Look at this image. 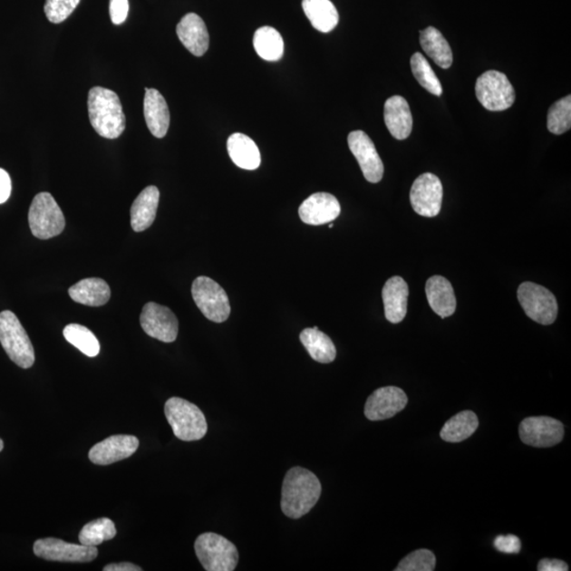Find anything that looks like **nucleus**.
Returning <instances> with one entry per match:
<instances>
[{
    "label": "nucleus",
    "mask_w": 571,
    "mask_h": 571,
    "mask_svg": "<svg viewBox=\"0 0 571 571\" xmlns=\"http://www.w3.org/2000/svg\"><path fill=\"white\" fill-rule=\"evenodd\" d=\"M322 485L307 469L295 467L286 474L282 489V511L290 518L306 516L319 501Z\"/></svg>",
    "instance_id": "f257e3e1"
},
{
    "label": "nucleus",
    "mask_w": 571,
    "mask_h": 571,
    "mask_svg": "<svg viewBox=\"0 0 571 571\" xmlns=\"http://www.w3.org/2000/svg\"><path fill=\"white\" fill-rule=\"evenodd\" d=\"M89 120L95 131L106 139H117L125 131L126 120L119 95L103 87H92L88 93Z\"/></svg>",
    "instance_id": "f03ea898"
},
{
    "label": "nucleus",
    "mask_w": 571,
    "mask_h": 571,
    "mask_svg": "<svg viewBox=\"0 0 571 571\" xmlns=\"http://www.w3.org/2000/svg\"><path fill=\"white\" fill-rule=\"evenodd\" d=\"M164 412L174 435L180 440L196 441L206 436L207 419L198 406L188 400L178 397L169 399Z\"/></svg>",
    "instance_id": "7ed1b4c3"
},
{
    "label": "nucleus",
    "mask_w": 571,
    "mask_h": 571,
    "mask_svg": "<svg viewBox=\"0 0 571 571\" xmlns=\"http://www.w3.org/2000/svg\"><path fill=\"white\" fill-rule=\"evenodd\" d=\"M0 344L17 366L24 370L34 366L35 362L34 345L22 323L10 310L0 313Z\"/></svg>",
    "instance_id": "20e7f679"
},
{
    "label": "nucleus",
    "mask_w": 571,
    "mask_h": 571,
    "mask_svg": "<svg viewBox=\"0 0 571 571\" xmlns=\"http://www.w3.org/2000/svg\"><path fill=\"white\" fill-rule=\"evenodd\" d=\"M195 552L208 571H233L238 564L235 545L218 533H202L195 542Z\"/></svg>",
    "instance_id": "39448f33"
},
{
    "label": "nucleus",
    "mask_w": 571,
    "mask_h": 571,
    "mask_svg": "<svg viewBox=\"0 0 571 571\" xmlns=\"http://www.w3.org/2000/svg\"><path fill=\"white\" fill-rule=\"evenodd\" d=\"M32 234L38 239H50L60 235L66 221L53 196L47 192L37 194L32 201L29 214Z\"/></svg>",
    "instance_id": "423d86ee"
},
{
    "label": "nucleus",
    "mask_w": 571,
    "mask_h": 571,
    "mask_svg": "<svg viewBox=\"0 0 571 571\" xmlns=\"http://www.w3.org/2000/svg\"><path fill=\"white\" fill-rule=\"evenodd\" d=\"M476 98L490 111H503L516 101V92L504 73L489 70L481 74L475 85Z\"/></svg>",
    "instance_id": "0eeeda50"
},
{
    "label": "nucleus",
    "mask_w": 571,
    "mask_h": 571,
    "mask_svg": "<svg viewBox=\"0 0 571 571\" xmlns=\"http://www.w3.org/2000/svg\"><path fill=\"white\" fill-rule=\"evenodd\" d=\"M192 295L197 307L208 320L222 323L230 316L231 306L227 292L212 278L197 277L192 285Z\"/></svg>",
    "instance_id": "6e6552de"
},
{
    "label": "nucleus",
    "mask_w": 571,
    "mask_h": 571,
    "mask_svg": "<svg viewBox=\"0 0 571 571\" xmlns=\"http://www.w3.org/2000/svg\"><path fill=\"white\" fill-rule=\"evenodd\" d=\"M518 298L525 314L531 320L551 325L556 320L557 302L556 298L547 288L531 282L520 284L518 290Z\"/></svg>",
    "instance_id": "1a4fd4ad"
},
{
    "label": "nucleus",
    "mask_w": 571,
    "mask_h": 571,
    "mask_svg": "<svg viewBox=\"0 0 571 571\" xmlns=\"http://www.w3.org/2000/svg\"><path fill=\"white\" fill-rule=\"evenodd\" d=\"M34 555L47 561L89 563L97 558L99 551L93 546L72 544L54 537L37 539Z\"/></svg>",
    "instance_id": "9d476101"
},
{
    "label": "nucleus",
    "mask_w": 571,
    "mask_h": 571,
    "mask_svg": "<svg viewBox=\"0 0 571 571\" xmlns=\"http://www.w3.org/2000/svg\"><path fill=\"white\" fill-rule=\"evenodd\" d=\"M443 188L440 178L425 173L412 183L410 199L412 209L423 218H435L442 205Z\"/></svg>",
    "instance_id": "9b49d317"
},
{
    "label": "nucleus",
    "mask_w": 571,
    "mask_h": 571,
    "mask_svg": "<svg viewBox=\"0 0 571 571\" xmlns=\"http://www.w3.org/2000/svg\"><path fill=\"white\" fill-rule=\"evenodd\" d=\"M519 437L527 446L554 447L563 440L564 425L551 417H528L519 425Z\"/></svg>",
    "instance_id": "f8f14e48"
},
{
    "label": "nucleus",
    "mask_w": 571,
    "mask_h": 571,
    "mask_svg": "<svg viewBox=\"0 0 571 571\" xmlns=\"http://www.w3.org/2000/svg\"><path fill=\"white\" fill-rule=\"evenodd\" d=\"M140 323L146 334L164 343L176 341L179 324L173 311L154 302L145 305Z\"/></svg>",
    "instance_id": "ddd939ff"
},
{
    "label": "nucleus",
    "mask_w": 571,
    "mask_h": 571,
    "mask_svg": "<svg viewBox=\"0 0 571 571\" xmlns=\"http://www.w3.org/2000/svg\"><path fill=\"white\" fill-rule=\"evenodd\" d=\"M348 146L353 155L357 159L365 179L371 183H378L382 180L384 165L373 140L364 131H354L349 133Z\"/></svg>",
    "instance_id": "4468645a"
},
{
    "label": "nucleus",
    "mask_w": 571,
    "mask_h": 571,
    "mask_svg": "<svg viewBox=\"0 0 571 571\" xmlns=\"http://www.w3.org/2000/svg\"><path fill=\"white\" fill-rule=\"evenodd\" d=\"M408 402V396L399 387H381L368 397L364 414L368 421H386V419H390L403 411Z\"/></svg>",
    "instance_id": "2eb2a0df"
},
{
    "label": "nucleus",
    "mask_w": 571,
    "mask_h": 571,
    "mask_svg": "<svg viewBox=\"0 0 571 571\" xmlns=\"http://www.w3.org/2000/svg\"><path fill=\"white\" fill-rule=\"evenodd\" d=\"M139 448V440L132 435H113L95 444L89 450V460L95 465L108 466L129 459Z\"/></svg>",
    "instance_id": "dca6fc26"
},
{
    "label": "nucleus",
    "mask_w": 571,
    "mask_h": 571,
    "mask_svg": "<svg viewBox=\"0 0 571 571\" xmlns=\"http://www.w3.org/2000/svg\"><path fill=\"white\" fill-rule=\"evenodd\" d=\"M341 206L338 199L329 193H315L303 201L298 215L305 224L322 226L339 218Z\"/></svg>",
    "instance_id": "f3484780"
},
{
    "label": "nucleus",
    "mask_w": 571,
    "mask_h": 571,
    "mask_svg": "<svg viewBox=\"0 0 571 571\" xmlns=\"http://www.w3.org/2000/svg\"><path fill=\"white\" fill-rule=\"evenodd\" d=\"M176 32L183 46L190 53L198 57L205 55L208 49L209 35L207 25L199 15L189 13L183 16L177 24Z\"/></svg>",
    "instance_id": "a211bd4d"
},
{
    "label": "nucleus",
    "mask_w": 571,
    "mask_h": 571,
    "mask_svg": "<svg viewBox=\"0 0 571 571\" xmlns=\"http://www.w3.org/2000/svg\"><path fill=\"white\" fill-rule=\"evenodd\" d=\"M144 118L151 135L161 139L167 136L170 116L167 101L154 88H145Z\"/></svg>",
    "instance_id": "6ab92c4d"
},
{
    "label": "nucleus",
    "mask_w": 571,
    "mask_h": 571,
    "mask_svg": "<svg viewBox=\"0 0 571 571\" xmlns=\"http://www.w3.org/2000/svg\"><path fill=\"white\" fill-rule=\"evenodd\" d=\"M409 286L402 276H392L384 285L382 300L386 320L398 324L408 314Z\"/></svg>",
    "instance_id": "aec40b11"
},
{
    "label": "nucleus",
    "mask_w": 571,
    "mask_h": 571,
    "mask_svg": "<svg viewBox=\"0 0 571 571\" xmlns=\"http://www.w3.org/2000/svg\"><path fill=\"white\" fill-rule=\"evenodd\" d=\"M384 121L393 138H409L412 130V117L408 102L400 95H393L387 100L384 105Z\"/></svg>",
    "instance_id": "412c9836"
},
{
    "label": "nucleus",
    "mask_w": 571,
    "mask_h": 571,
    "mask_svg": "<svg viewBox=\"0 0 571 571\" xmlns=\"http://www.w3.org/2000/svg\"><path fill=\"white\" fill-rule=\"evenodd\" d=\"M160 199L157 187L145 188L131 208V225L135 232H143L154 224Z\"/></svg>",
    "instance_id": "4be33fe9"
},
{
    "label": "nucleus",
    "mask_w": 571,
    "mask_h": 571,
    "mask_svg": "<svg viewBox=\"0 0 571 571\" xmlns=\"http://www.w3.org/2000/svg\"><path fill=\"white\" fill-rule=\"evenodd\" d=\"M425 294L434 313L444 319L453 315L456 310V297L452 284L446 277L434 276L425 284Z\"/></svg>",
    "instance_id": "5701e85b"
},
{
    "label": "nucleus",
    "mask_w": 571,
    "mask_h": 571,
    "mask_svg": "<svg viewBox=\"0 0 571 571\" xmlns=\"http://www.w3.org/2000/svg\"><path fill=\"white\" fill-rule=\"evenodd\" d=\"M111 295L110 286L99 277L82 279L69 288V295L74 302L91 307L103 306Z\"/></svg>",
    "instance_id": "b1692460"
},
{
    "label": "nucleus",
    "mask_w": 571,
    "mask_h": 571,
    "mask_svg": "<svg viewBox=\"0 0 571 571\" xmlns=\"http://www.w3.org/2000/svg\"><path fill=\"white\" fill-rule=\"evenodd\" d=\"M228 156L235 165L247 170L259 168L262 158L256 142L244 133H233L227 143Z\"/></svg>",
    "instance_id": "393cba45"
},
{
    "label": "nucleus",
    "mask_w": 571,
    "mask_h": 571,
    "mask_svg": "<svg viewBox=\"0 0 571 571\" xmlns=\"http://www.w3.org/2000/svg\"><path fill=\"white\" fill-rule=\"evenodd\" d=\"M305 15L313 27L323 34L332 32L339 24V13L330 0H303Z\"/></svg>",
    "instance_id": "a878e982"
},
{
    "label": "nucleus",
    "mask_w": 571,
    "mask_h": 571,
    "mask_svg": "<svg viewBox=\"0 0 571 571\" xmlns=\"http://www.w3.org/2000/svg\"><path fill=\"white\" fill-rule=\"evenodd\" d=\"M302 344L311 358L320 363H332L336 357V349L332 339L317 327L304 329L300 334Z\"/></svg>",
    "instance_id": "bb28decb"
},
{
    "label": "nucleus",
    "mask_w": 571,
    "mask_h": 571,
    "mask_svg": "<svg viewBox=\"0 0 571 571\" xmlns=\"http://www.w3.org/2000/svg\"><path fill=\"white\" fill-rule=\"evenodd\" d=\"M421 44L438 66L448 69L453 63V53L446 38L440 30L429 27L421 32Z\"/></svg>",
    "instance_id": "cd10ccee"
},
{
    "label": "nucleus",
    "mask_w": 571,
    "mask_h": 571,
    "mask_svg": "<svg viewBox=\"0 0 571 571\" xmlns=\"http://www.w3.org/2000/svg\"><path fill=\"white\" fill-rule=\"evenodd\" d=\"M479 418L471 411H463L450 419L440 431L447 442H461L471 437L479 428Z\"/></svg>",
    "instance_id": "c85d7f7f"
},
{
    "label": "nucleus",
    "mask_w": 571,
    "mask_h": 571,
    "mask_svg": "<svg viewBox=\"0 0 571 571\" xmlns=\"http://www.w3.org/2000/svg\"><path fill=\"white\" fill-rule=\"evenodd\" d=\"M253 44L256 53L265 61L276 62L283 57V37L277 30L268 25L256 30Z\"/></svg>",
    "instance_id": "c756f323"
},
{
    "label": "nucleus",
    "mask_w": 571,
    "mask_h": 571,
    "mask_svg": "<svg viewBox=\"0 0 571 571\" xmlns=\"http://www.w3.org/2000/svg\"><path fill=\"white\" fill-rule=\"evenodd\" d=\"M63 334L70 344L88 357H97L100 353V343L97 336L87 327L80 324H69L63 330Z\"/></svg>",
    "instance_id": "7c9ffc66"
},
{
    "label": "nucleus",
    "mask_w": 571,
    "mask_h": 571,
    "mask_svg": "<svg viewBox=\"0 0 571 571\" xmlns=\"http://www.w3.org/2000/svg\"><path fill=\"white\" fill-rule=\"evenodd\" d=\"M116 536V525H114L111 519L102 518L92 520V522L82 527L79 539L82 545L97 547V546L103 542L111 541V539Z\"/></svg>",
    "instance_id": "2f4dec72"
},
{
    "label": "nucleus",
    "mask_w": 571,
    "mask_h": 571,
    "mask_svg": "<svg viewBox=\"0 0 571 571\" xmlns=\"http://www.w3.org/2000/svg\"><path fill=\"white\" fill-rule=\"evenodd\" d=\"M411 67L412 74H414L419 84L430 93L436 95V97H440L442 94L441 82L437 78L427 59L421 53L412 54Z\"/></svg>",
    "instance_id": "473e14b6"
},
{
    "label": "nucleus",
    "mask_w": 571,
    "mask_h": 571,
    "mask_svg": "<svg viewBox=\"0 0 571 571\" xmlns=\"http://www.w3.org/2000/svg\"><path fill=\"white\" fill-rule=\"evenodd\" d=\"M548 131L555 135H562L571 127V97L563 98L552 104L548 111Z\"/></svg>",
    "instance_id": "72a5a7b5"
},
{
    "label": "nucleus",
    "mask_w": 571,
    "mask_h": 571,
    "mask_svg": "<svg viewBox=\"0 0 571 571\" xmlns=\"http://www.w3.org/2000/svg\"><path fill=\"white\" fill-rule=\"evenodd\" d=\"M436 566V557L428 549H418L406 556L395 568L396 571H433Z\"/></svg>",
    "instance_id": "f704fd0d"
},
{
    "label": "nucleus",
    "mask_w": 571,
    "mask_h": 571,
    "mask_svg": "<svg viewBox=\"0 0 571 571\" xmlns=\"http://www.w3.org/2000/svg\"><path fill=\"white\" fill-rule=\"evenodd\" d=\"M81 0H46L44 15L53 24H61L73 15Z\"/></svg>",
    "instance_id": "c9c22d12"
},
{
    "label": "nucleus",
    "mask_w": 571,
    "mask_h": 571,
    "mask_svg": "<svg viewBox=\"0 0 571 571\" xmlns=\"http://www.w3.org/2000/svg\"><path fill=\"white\" fill-rule=\"evenodd\" d=\"M494 547L504 554H518L522 543L517 536H498L494 539Z\"/></svg>",
    "instance_id": "e433bc0d"
},
{
    "label": "nucleus",
    "mask_w": 571,
    "mask_h": 571,
    "mask_svg": "<svg viewBox=\"0 0 571 571\" xmlns=\"http://www.w3.org/2000/svg\"><path fill=\"white\" fill-rule=\"evenodd\" d=\"M129 0H111L110 15L114 24H123L129 15Z\"/></svg>",
    "instance_id": "4c0bfd02"
},
{
    "label": "nucleus",
    "mask_w": 571,
    "mask_h": 571,
    "mask_svg": "<svg viewBox=\"0 0 571 571\" xmlns=\"http://www.w3.org/2000/svg\"><path fill=\"white\" fill-rule=\"evenodd\" d=\"M568 565L564 561L557 560V558H552V560L543 558L537 565L538 571H568Z\"/></svg>",
    "instance_id": "58836bf2"
},
{
    "label": "nucleus",
    "mask_w": 571,
    "mask_h": 571,
    "mask_svg": "<svg viewBox=\"0 0 571 571\" xmlns=\"http://www.w3.org/2000/svg\"><path fill=\"white\" fill-rule=\"evenodd\" d=\"M12 183L10 176L3 169H0V205L9 199Z\"/></svg>",
    "instance_id": "ea45409f"
},
{
    "label": "nucleus",
    "mask_w": 571,
    "mask_h": 571,
    "mask_svg": "<svg viewBox=\"0 0 571 571\" xmlns=\"http://www.w3.org/2000/svg\"><path fill=\"white\" fill-rule=\"evenodd\" d=\"M103 570L104 571H142L143 569L141 567L137 566V565L135 564L123 562V563L106 565Z\"/></svg>",
    "instance_id": "a19ab883"
},
{
    "label": "nucleus",
    "mask_w": 571,
    "mask_h": 571,
    "mask_svg": "<svg viewBox=\"0 0 571 571\" xmlns=\"http://www.w3.org/2000/svg\"><path fill=\"white\" fill-rule=\"evenodd\" d=\"M4 450V441L0 440V452Z\"/></svg>",
    "instance_id": "79ce46f5"
},
{
    "label": "nucleus",
    "mask_w": 571,
    "mask_h": 571,
    "mask_svg": "<svg viewBox=\"0 0 571 571\" xmlns=\"http://www.w3.org/2000/svg\"><path fill=\"white\" fill-rule=\"evenodd\" d=\"M329 227H330V228H333V227H334V225H333V224H330V225H329Z\"/></svg>",
    "instance_id": "37998d69"
}]
</instances>
